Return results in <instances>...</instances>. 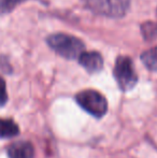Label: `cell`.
<instances>
[{
	"label": "cell",
	"mask_w": 157,
	"mask_h": 158,
	"mask_svg": "<svg viewBox=\"0 0 157 158\" xmlns=\"http://www.w3.org/2000/svg\"><path fill=\"white\" fill-rule=\"evenodd\" d=\"M48 46L60 56L67 59L79 58L84 53L85 45L76 37L66 33H55L51 35L46 39Z\"/></svg>",
	"instance_id": "6da1fadb"
},
{
	"label": "cell",
	"mask_w": 157,
	"mask_h": 158,
	"mask_svg": "<svg viewBox=\"0 0 157 158\" xmlns=\"http://www.w3.org/2000/svg\"><path fill=\"white\" fill-rule=\"evenodd\" d=\"M6 101H8V94H6V82L0 77V106H4Z\"/></svg>",
	"instance_id": "30bf717a"
},
{
	"label": "cell",
	"mask_w": 157,
	"mask_h": 158,
	"mask_svg": "<svg viewBox=\"0 0 157 158\" xmlns=\"http://www.w3.org/2000/svg\"><path fill=\"white\" fill-rule=\"evenodd\" d=\"M27 0H0V15L9 13L19 4Z\"/></svg>",
	"instance_id": "9c48e42d"
},
{
	"label": "cell",
	"mask_w": 157,
	"mask_h": 158,
	"mask_svg": "<svg viewBox=\"0 0 157 158\" xmlns=\"http://www.w3.org/2000/svg\"><path fill=\"white\" fill-rule=\"evenodd\" d=\"M76 100L82 109L95 117H102L108 111L107 99L96 90H82L76 96Z\"/></svg>",
	"instance_id": "3957f363"
},
{
	"label": "cell",
	"mask_w": 157,
	"mask_h": 158,
	"mask_svg": "<svg viewBox=\"0 0 157 158\" xmlns=\"http://www.w3.org/2000/svg\"><path fill=\"white\" fill-rule=\"evenodd\" d=\"M114 77L122 90H129L138 82L134 63L127 56H119L114 66Z\"/></svg>",
	"instance_id": "277c9868"
},
{
	"label": "cell",
	"mask_w": 157,
	"mask_h": 158,
	"mask_svg": "<svg viewBox=\"0 0 157 158\" xmlns=\"http://www.w3.org/2000/svg\"><path fill=\"white\" fill-rule=\"evenodd\" d=\"M141 60L147 69L157 72V46L143 53Z\"/></svg>",
	"instance_id": "ba28073f"
},
{
	"label": "cell",
	"mask_w": 157,
	"mask_h": 158,
	"mask_svg": "<svg viewBox=\"0 0 157 158\" xmlns=\"http://www.w3.org/2000/svg\"><path fill=\"white\" fill-rule=\"evenodd\" d=\"M9 158H34L35 150L31 143L27 141H16L8 146Z\"/></svg>",
	"instance_id": "8992f818"
},
{
	"label": "cell",
	"mask_w": 157,
	"mask_h": 158,
	"mask_svg": "<svg viewBox=\"0 0 157 158\" xmlns=\"http://www.w3.org/2000/svg\"><path fill=\"white\" fill-rule=\"evenodd\" d=\"M86 8L108 17H122L127 13L130 0H83Z\"/></svg>",
	"instance_id": "7a4b0ae2"
},
{
	"label": "cell",
	"mask_w": 157,
	"mask_h": 158,
	"mask_svg": "<svg viewBox=\"0 0 157 158\" xmlns=\"http://www.w3.org/2000/svg\"><path fill=\"white\" fill-rule=\"evenodd\" d=\"M79 63L88 72L95 73L102 69L103 59L98 52H84L79 57Z\"/></svg>",
	"instance_id": "5b68a950"
},
{
	"label": "cell",
	"mask_w": 157,
	"mask_h": 158,
	"mask_svg": "<svg viewBox=\"0 0 157 158\" xmlns=\"http://www.w3.org/2000/svg\"><path fill=\"white\" fill-rule=\"evenodd\" d=\"M19 128L13 119L0 118V138L10 139L19 135Z\"/></svg>",
	"instance_id": "52a82bcc"
}]
</instances>
